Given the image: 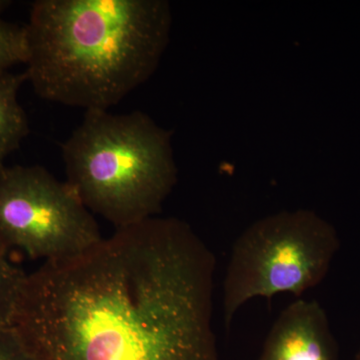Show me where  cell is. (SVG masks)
<instances>
[{
	"mask_svg": "<svg viewBox=\"0 0 360 360\" xmlns=\"http://www.w3.org/2000/svg\"><path fill=\"white\" fill-rule=\"evenodd\" d=\"M214 272L186 222L153 217L27 274L13 328L39 360H219Z\"/></svg>",
	"mask_w": 360,
	"mask_h": 360,
	"instance_id": "cell-1",
	"label": "cell"
},
{
	"mask_svg": "<svg viewBox=\"0 0 360 360\" xmlns=\"http://www.w3.org/2000/svg\"><path fill=\"white\" fill-rule=\"evenodd\" d=\"M165 0H37L25 73L47 101L108 110L153 77L167 49Z\"/></svg>",
	"mask_w": 360,
	"mask_h": 360,
	"instance_id": "cell-2",
	"label": "cell"
},
{
	"mask_svg": "<svg viewBox=\"0 0 360 360\" xmlns=\"http://www.w3.org/2000/svg\"><path fill=\"white\" fill-rule=\"evenodd\" d=\"M172 134L142 111H85L61 148L66 182L115 229L153 219L177 182Z\"/></svg>",
	"mask_w": 360,
	"mask_h": 360,
	"instance_id": "cell-3",
	"label": "cell"
},
{
	"mask_svg": "<svg viewBox=\"0 0 360 360\" xmlns=\"http://www.w3.org/2000/svg\"><path fill=\"white\" fill-rule=\"evenodd\" d=\"M340 248L335 229L310 210L281 212L257 220L232 248L224 281V317L255 297L302 295L321 283Z\"/></svg>",
	"mask_w": 360,
	"mask_h": 360,
	"instance_id": "cell-4",
	"label": "cell"
},
{
	"mask_svg": "<svg viewBox=\"0 0 360 360\" xmlns=\"http://www.w3.org/2000/svg\"><path fill=\"white\" fill-rule=\"evenodd\" d=\"M94 214L66 181L40 165L0 162V246L58 262L103 239Z\"/></svg>",
	"mask_w": 360,
	"mask_h": 360,
	"instance_id": "cell-5",
	"label": "cell"
},
{
	"mask_svg": "<svg viewBox=\"0 0 360 360\" xmlns=\"http://www.w3.org/2000/svg\"><path fill=\"white\" fill-rule=\"evenodd\" d=\"M258 360H338L326 311L314 300H297L281 312Z\"/></svg>",
	"mask_w": 360,
	"mask_h": 360,
	"instance_id": "cell-6",
	"label": "cell"
},
{
	"mask_svg": "<svg viewBox=\"0 0 360 360\" xmlns=\"http://www.w3.org/2000/svg\"><path fill=\"white\" fill-rule=\"evenodd\" d=\"M27 82L25 72L0 75V162H4L30 134V122L18 101L21 86Z\"/></svg>",
	"mask_w": 360,
	"mask_h": 360,
	"instance_id": "cell-7",
	"label": "cell"
},
{
	"mask_svg": "<svg viewBox=\"0 0 360 360\" xmlns=\"http://www.w3.org/2000/svg\"><path fill=\"white\" fill-rule=\"evenodd\" d=\"M6 250L0 246V328H11L26 276L9 262Z\"/></svg>",
	"mask_w": 360,
	"mask_h": 360,
	"instance_id": "cell-8",
	"label": "cell"
},
{
	"mask_svg": "<svg viewBox=\"0 0 360 360\" xmlns=\"http://www.w3.org/2000/svg\"><path fill=\"white\" fill-rule=\"evenodd\" d=\"M27 61L25 26L0 20V75Z\"/></svg>",
	"mask_w": 360,
	"mask_h": 360,
	"instance_id": "cell-9",
	"label": "cell"
},
{
	"mask_svg": "<svg viewBox=\"0 0 360 360\" xmlns=\"http://www.w3.org/2000/svg\"><path fill=\"white\" fill-rule=\"evenodd\" d=\"M0 360H39L15 329L0 328Z\"/></svg>",
	"mask_w": 360,
	"mask_h": 360,
	"instance_id": "cell-10",
	"label": "cell"
},
{
	"mask_svg": "<svg viewBox=\"0 0 360 360\" xmlns=\"http://www.w3.org/2000/svg\"><path fill=\"white\" fill-rule=\"evenodd\" d=\"M11 4L13 2L9 0H0V14L4 13L11 6Z\"/></svg>",
	"mask_w": 360,
	"mask_h": 360,
	"instance_id": "cell-11",
	"label": "cell"
},
{
	"mask_svg": "<svg viewBox=\"0 0 360 360\" xmlns=\"http://www.w3.org/2000/svg\"><path fill=\"white\" fill-rule=\"evenodd\" d=\"M352 360H360V347L359 349V352H356V354H355V356L354 357V359Z\"/></svg>",
	"mask_w": 360,
	"mask_h": 360,
	"instance_id": "cell-12",
	"label": "cell"
}]
</instances>
